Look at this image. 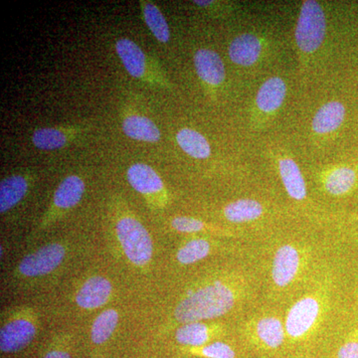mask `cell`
Returning <instances> with one entry per match:
<instances>
[{"label":"cell","instance_id":"obj_1","mask_svg":"<svg viewBox=\"0 0 358 358\" xmlns=\"http://www.w3.org/2000/svg\"><path fill=\"white\" fill-rule=\"evenodd\" d=\"M236 296L228 285L214 282L188 294L178 303L174 317L181 324L222 317L234 307Z\"/></svg>","mask_w":358,"mask_h":358},{"label":"cell","instance_id":"obj_2","mask_svg":"<svg viewBox=\"0 0 358 358\" xmlns=\"http://www.w3.org/2000/svg\"><path fill=\"white\" fill-rule=\"evenodd\" d=\"M115 52L127 72L134 79L160 89H171L166 72L155 58L150 57L133 40L122 37L115 44Z\"/></svg>","mask_w":358,"mask_h":358},{"label":"cell","instance_id":"obj_3","mask_svg":"<svg viewBox=\"0 0 358 358\" xmlns=\"http://www.w3.org/2000/svg\"><path fill=\"white\" fill-rule=\"evenodd\" d=\"M115 233L122 251L136 267H145L154 254V243L147 228L138 219L126 214L117 219Z\"/></svg>","mask_w":358,"mask_h":358},{"label":"cell","instance_id":"obj_4","mask_svg":"<svg viewBox=\"0 0 358 358\" xmlns=\"http://www.w3.org/2000/svg\"><path fill=\"white\" fill-rule=\"evenodd\" d=\"M326 14L319 2L303 1L294 33L299 49L307 54L319 50L326 37Z\"/></svg>","mask_w":358,"mask_h":358},{"label":"cell","instance_id":"obj_5","mask_svg":"<svg viewBox=\"0 0 358 358\" xmlns=\"http://www.w3.org/2000/svg\"><path fill=\"white\" fill-rule=\"evenodd\" d=\"M129 185L147 199L155 207H162L167 201L164 180L155 169L143 162L131 164L127 171Z\"/></svg>","mask_w":358,"mask_h":358},{"label":"cell","instance_id":"obj_6","mask_svg":"<svg viewBox=\"0 0 358 358\" xmlns=\"http://www.w3.org/2000/svg\"><path fill=\"white\" fill-rule=\"evenodd\" d=\"M66 249L62 244L45 245L22 259L18 272L27 278L41 277L56 270L64 261Z\"/></svg>","mask_w":358,"mask_h":358},{"label":"cell","instance_id":"obj_7","mask_svg":"<svg viewBox=\"0 0 358 358\" xmlns=\"http://www.w3.org/2000/svg\"><path fill=\"white\" fill-rule=\"evenodd\" d=\"M86 185L83 178L76 174L67 176L59 185L54 193L53 201L42 221V226L51 223L58 218L63 212L70 210L79 204L83 199Z\"/></svg>","mask_w":358,"mask_h":358},{"label":"cell","instance_id":"obj_8","mask_svg":"<svg viewBox=\"0 0 358 358\" xmlns=\"http://www.w3.org/2000/svg\"><path fill=\"white\" fill-rule=\"evenodd\" d=\"M319 301L306 296L296 301L289 310L285 329L289 338H300L312 329L320 315Z\"/></svg>","mask_w":358,"mask_h":358},{"label":"cell","instance_id":"obj_9","mask_svg":"<svg viewBox=\"0 0 358 358\" xmlns=\"http://www.w3.org/2000/svg\"><path fill=\"white\" fill-rule=\"evenodd\" d=\"M85 124L40 128L33 131L31 141L35 148L41 150H60L81 138L86 133Z\"/></svg>","mask_w":358,"mask_h":358},{"label":"cell","instance_id":"obj_10","mask_svg":"<svg viewBox=\"0 0 358 358\" xmlns=\"http://www.w3.org/2000/svg\"><path fill=\"white\" fill-rule=\"evenodd\" d=\"M36 336L34 324L26 319H16L7 322L0 331V350L13 353L23 350Z\"/></svg>","mask_w":358,"mask_h":358},{"label":"cell","instance_id":"obj_11","mask_svg":"<svg viewBox=\"0 0 358 358\" xmlns=\"http://www.w3.org/2000/svg\"><path fill=\"white\" fill-rule=\"evenodd\" d=\"M195 70L199 79L211 88H217L225 81L226 71L222 58L211 49H199L194 53Z\"/></svg>","mask_w":358,"mask_h":358},{"label":"cell","instance_id":"obj_12","mask_svg":"<svg viewBox=\"0 0 358 358\" xmlns=\"http://www.w3.org/2000/svg\"><path fill=\"white\" fill-rule=\"evenodd\" d=\"M300 264V253L296 247L293 245L280 247L275 252L273 261V281L282 288L288 286L298 274Z\"/></svg>","mask_w":358,"mask_h":358},{"label":"cell","instance_id":"obj_13","mask_svg":"<svg viewBox=\"0 0 358 358\" xmlns=\"http://www.w3.org/2000/svg\"><path fill=\"white\" fill-rule=\"evenodd\" d=\"M112 291V284L102 275L90 278L78 291L77 305L85 310L103 307L110 300Z\"/></svg>","mask_w":358,"mask_h":358},{"label":"cell","instance_id":"obj_14","mask_svg":"<svg viewBox=\"0 0 358 358\" xmlns=\"http://www.w3.org/2000/svg\"><path fill=\"white\" fill-rule=\"evenodd\" d=\"M31 176L17 173L7 176L0 183V213L4 214L14 208L24 199L29 190Z\"/></svg>","mask_w":358,"mask_h":358},{"label":"cell","instance_id":"obj_15","mask_svg":"<svg viewBox=\"0 0 358 358\" xmlns=\"http://www.w3.org/2000/svg\"><path fill=\"white\" fill-rule=\"evenodd\" d=\"M263 51V44L256 35H239L231 42L228 53L234 64L242 67H250L255 64Z\"/></svg>","mask_w":358,"mask_h":358},{"label":"cell","instance_id":"obj_16","mask_svg":"<svg viewBox=\"0 0 358 358\" xmlns=\"http://www.w3.org/2000/svg\"><path fill=\"white\" fill-rule=\"evenodd\" d=\"M122 129L128 138L143 143H159L162 138L159 127L152 120L134 113L122 117Z\"/></svg>","mask_w":358,"mask_h":358},{"label":"cell","instance_id":"obj_17","mask_svg":"<svg viewBox=\"0 0 358 358\" xmlns=\"http://www.w3.org/2000/svg\"><path fill=\"white\" fill-rule=\"evenodd\" d=\"M287 96V84L282 78L272 77L259 89L257 108L264 114H274L281 108Z\"/></svg>","mask_w":358,"mask_h":358},{"label":"cell","instance_id":"obj_18","mask_svg":"<svg viewBox=\"0 0 358 358\" xmlns=\"http://www.w3.org/2000/svg\"><path fill=\"white\" fill-rule=\"evenodd\" d=\"M345 117V108L341 102L331 101L324 103L313 117V131L319 134L333 133L343 124Z\"/></svg>","mask_w":358,"mask_h":358},{"label":"cell","instance_id":"obj_19","mask_svg":"<svg viewBox=\"0 0 358 358\" xmlns=\"http://www.w3.org/2000/svg\"><path fill=\"white\" fill-rule=\"evenodd\" d=\"M279 173L289 197L298 201L305 199L307 196V186L296 162L293 159L282 157L279 160Z\"/></svg>","mask_w":358,"mask_h":358},{"label":"cell","instance_id":"obj_20","mask_svg":"<svg viewBox=\"0 0 358 358\" xmlns=\"http://www.w3.org/2000/svg\"><path fill=\"white\" fill-rule=\"evenodd\" d=\"M176 143L186 155L196 159H208L211 155V147L203 134L195 129L183 128L176 136Z\"/></svg>","mask_w":358,"mask_h":358},{"label":"cell","instance_id":"obj_21","mask_svg":"<svg viewBox=\"0 0 358 358\" xmlns=\"http://www.w3.org/2000/svg\"><path fill=\"white\" fill-rule=\"evenodd\" d=\"M140 3L143 21L148 29L160 43H167L171 39V29L164 13L154 2L141 0Z\"/></svg>","mask_w":358,"mask_h":358},{"label":"cell","instance_id":"obj_22","mask_svg":"<svg viewBox=\"0 0 358 358\" xmlns=\"http://www.w3.org/2000/svg\"><path fill=\"white\" fill-rule=\"evenodd\" d=\"M357 182V173L348 166H339L327 171L322 178L324 189L329 194L341 196L352 189Z\"/></svg>","mask_w":358,"mask_h":358},{"label":"cell","instance_id":"obj_23","mask_svg":"<svg viewBox=\"0 0 358 358\" xmlns=\"http://www.w3.org/2000/svg\"><path fill=\"white\" fill-rule=\"evenodd\" d=\"M260 202L253 199H239L231 202L224 208V216L233 223H245L256 220L263 215Z\"/></svg>","mask_w":358,"mask_h":358},{"label":"cell","instance_id":"obj_24","mask_svg":"<svg viewBox=\"0 0 358 358\" xmlns=\"http://www.w3.org/2000/svg\"><path fill=\"white\" fill-rule=\"evenodd\" d=\"M256 333L264 345L270 348H278L284 343L286 329L278 317H268L259 320Z\"/></svg>","mask_w":358,"mask_h":358},{"label":"cell","instance_id":"obj_25","mask_svg":"<svg viewBox=\"0 0 358 358\" xmlns=\"http://www.w3.org/2000/svg\"><path fill=\"white\" fill-rule=\"evenodd\" d=\"M176 338L180 345L199 348L210 338V329L202 322H189L179 327Z\"/></svg>","mask_w":358,"mask_h":358},{"label":"cell","instance_id":"obj_26","mask_svg":"<svg viewBox=\"0 0 358 358\" xmlns=\"http://www.w3.org/2000/svg\"><path fill=\"white\" fill-rule=\"evenodd\" d=\"M119 322V313L114 308L103 310L94 320L91 329V338L96 345L106 343L114 334Z\"/></svg>","mask_w":358,"mask_h":358},{"label":"cell","instance_id":"obj_27","mask_svg":"<svg viewBox=\"0 0 358 358\" xmlns=\"http://www.w3.org/2000/svg\"><path fill=\"white\" fill-rule=\"evenodd\" d=\"M210 243L207 240L197 238L188 241L185 246L181 247L176 254V258L178 262L183 265H192L206 258L210 253Z\"/></svg>","mask_w":358,"mask_h":358},{"label":"cell","instance_id":"obj_28","mask_svg":"<svg viewBox=\"0 0 358 358\" xmlns=\"http://www.w3.org/2000/svg\"><path fill=\"white\" fill-rule=\"evenodd\" d=\"M171 227L180 233H197L203 231L206 224L199 219L188 217V216H178L171 220Z\"/></svg>","mask_w":358,"mask_h":358},{"label":"cell","instance_id":"obj_29","mask_svg":"<svg viewBox=\"0 0 358 358\" xmlns=\"http://www.w3.org/2000/svg\"><path fill=\"white\" fill-rule=\"evenodd\" d=\"M200 355L206 358H235L234 350L227 343L216 341L210 345L202 346Z\"/></svg>","mask_w":358,"mask_h":358},{"label":"cell","instance_id":"obj_30","mask_svg":"<svg viewBox=\"0 0 358 358\" xmlns=\"http://www.w3.org/2000/svg\"><path fill=\"white\" fill-rule=\"evenodd\" d=\"M338 358H358V339L343 343L339 348Z\"/></svg>","mask_w":358,"mask_h":358},{"label":"cell","instance_id":"obj_31","mask_svg":"<svg viewBox=\"0 0 358 358\" xmlns=\"http://www.w3.org/2000/svg\"><path fill=\"white\" fill-rule=\"evenodd\" d=\"M44 358H71L69 353L63 350H52L45 355Z\"/></svg>","mask_w":358,"mask_h":358}]
</instances>
